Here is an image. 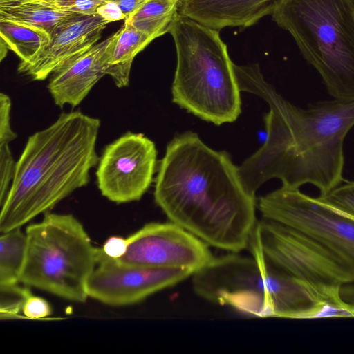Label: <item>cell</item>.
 Listing matches in <instances>:
<instances>
[{
	"label": "cell",
	"instance_id": "cell-1",
	"mask_svg": "<svg viewBox=\"0 0 354 354\" xmlns=\"http://www.w3.org/2000/svg\"><path fill=\"white\" fill-rule=\"evenodd\" d=\"M234 70L241 91L261 97L270 107L266 142L239 167L247 190L255 195L274 178L290 188L311 184L320 194L341 184L344 141L354 126V101H323L303 109L279 94L257 64H234Z\"/></svg>",
	"mask_w": 354,
	"mask_h": 354
},
{
	"label": "cell",
	"instance_id": "cell-2",
	"mask_svg": "<svg viewBox=\"0 0 354 354\" xmlns=\"http://www.w3.org/2000/svg\"><path fill=\"white\" fill-rule=\"evenodd\" d=\"M154 200L170 221L229 252L248 248L258 221L255 195L244 186L239 167L191 131L167 145Z\"/></svg>",
	"mask_w": 354,
	"mask_h": 354
},
{
	"label": "cell",
	"instance_id": "cell-3",
	"mask_svg": "<svg viewBox=\"0 0 354 354\" xmlns=\"http://www.w3.org/2000/svg\"><path fill=\"white\" fill-rule=\"evenodd\" d=\"M100 128L98 118L75 111L61 113L49 127L28 137L1 205V233L48 212L89 183L100 158Z\"/></svg>",
	"mask_w": 354,
	"mask_h": 354
},
{
	"label": "cell",
	"instance_id": "cell-4",
	"mask_svg": "<svg viewBox=\"0 0 354 354\" xmlns=\"http://www.w3.org/2000/svg\"><path fill=\"white\" fill-rule=\"evenodd\" d=\"M169 33L177 54L173 102L216 125L235 121L241 91L219 31L178 13Z\"/></svg>",
	"mask_w": 354,
	"mask_h": 354
},
{
	"label": "cell",
	"instance_id": "cell-5",
	"mask_svg": "<svg viewBox=\"0 0 354 354\" xmlns=\"http://www.w3.org/2000/svg\"><path fill=\"white\" fill-rule=\"evenodd\" d=\"M272 16L334 100L353 102L354 0H280Z\"/></svg>",
	"mask_w": 354,
	"mask_h": 354
},
{
	"label": "cell",
	"instance_id": "cell-6",
	"mask_svg": "<svg viewBox=\"0 0 354 354\" xmlns=\"http://www.w3.org/2000/svg\"><path fill=\"white\" fill-rule=\"evenodd\" d=\"M26 253L20 282L63 299L82 303L97 265L96 251L73 215L46 212L26 229Z\"/></svg>",
	"mask_w": 354,
	"mask_h": 354
},
{
	"label": "cell",
	"instance_id": "cell-7",
	"mask_svg": "<svg viewBox=\"0 0 354 354\" xmlns=\"http://www.w3.org/2000/svg\"><path fill=\"white\" fill-rule=\"evenodd\" d=\"M201 298L245 315L290 319L295 277L258 254L214 257L192 276Z\"/></svg>",
	"mask_w": 354,
	"mask_h": 354
},
{
	"label": "cell",
	"instance_id": "cell-8",
	"mask_svg": "<svg viewBox=\"0 0 354 354\" xmlns=\"http://www.w3.org/2000/svg\"><path fill=\"white\" fill-rule=\"evenodd\" d=\"M248 249L297 278L342 286L354 283V268L328 248L281 223L257 221Z\"/></svg>",
	"mask_w": 354,
	"mask_h": 354
},
{
	"label": "cell",
	"instance_id": "cell-9",
	"mask_svg": "<svg viewBox=\"0 0 354 354\" xmlns=\"http://www.w3.org/2000/svg\"><path fill=\"white\" fill-rule=\"evenodd\" d=\"M257 207L262 218L308 235L354 268V219L298 188L284 186L259 198Z\"/></svg>",
	"mask_w": 354,
	"mask_h": 354
},
{
	"label": "cell",
	"instance_id": "cell-10",
	"mask_svg": "<svg viewBox=\"0 0 354 354\" xmlns=\"http://www.w3.org/2000/svg\"><path fill=\"white\" fill-rule=\"evenodd\" d=\"M156 165L154 142L142 133L127 132L107 145L100 157L97 187L116 203L139 201L151 185Z\"/></svg>",
	"mask_w": 354,
	"mask_h": 354
},
{
	"label": "cell",
	"instance_id": "cell-11",
	"mask_svg": "<svg viewBox=\"0 0 354 354\" xmlns=\"http://www.w3.org/2000/svg\"><path fill=\"white\" fill-rule=\"evenodd\" d=\"M124 265L180 269L194 273L214 259L208 245L177 224L149 223L127 237Z\"/></svg>",
	"mask_w": 354,
	"mask_h": 354
},
{
	"label": "cell",
	"instance_id": "cell-12",
	"mask_svg": "<svg viewBox=\"0 0 354 354\" xmlns=\"http://www.w3.org/2000/svg\"><path fill=\"white\" fill-rule=\"evenodd\" d=\"M97 265L86 286L88 296L112 306L136 304L192 276L187 270L119 263L97 248Z\"/></svg>",
	"mask_w": 354,
	"mask_h": 354
},
{
	"label": "cell",
	"instance_id": "cell-13",
	"mask_svg": "<svg viewBox=\"0 0 354 354\" xmlns=\"http://www.w3.org/2000/svg\"><path fill=\"white\" fill-rule=\"evenodd\" d=\"M109 24L97 13L74 14L55 27L48 46L34 59L19 63L18 72L36 81L48 78L70 59L89 50Z\"/></svg>",
	"mask_w": 354,
	"mask_h": 354
},
{
	"label": "cell",
	"instance_id": "cell-14",
	"mask_svg": "<svg viewBox=\"0 0 354 354\" xmlns=\"http://www.w3.org/2000/svg\"><path fill=\"white\" fill-rule=\"evenodd\" d=\"M113 35L70 59L50 75L48 89L55 104L62 108L78 106L105 75L107 49Z\"/></svg>",
	"mask_w": 354,
	"mask_h": 354
},
{
	"label": "cell",
	"instance_id": "cell-15",
	"mask_svg": "<svg viewBox=\"0 0 354 354\" xmlns=\"http://www.w3.org/2000/svg\"><path fill=\"white\" fill-rule=\"evenodd\" d=\"M280 0H180L179 13L207 27H248L272 15Z\"/></svg>",
	"mask_w": 354,
	"mask_h": 354
},
{
	"label": "cell",
	"instance_id": "cell-16",
	"mask_svg": "<svg viewBox=\"0 0 354 354\" xmlns=\"http://www.w3.org/2000/svg\"><path fill=\"white\" fill-rule=\"evenodd\" d=\"M152 41L148 35L127 21L113 34L106 54L104 73L112 77L117 87L122 88L129 85L131 68L135 57Z\"/></svg>",
	"mask_w": 354,
	"mask_h": 354
},
{
	"label": "cell",
	"instance_id": "cell-17",
	"mask_svg": "<svg viewBox=\"0 0 354 354\" xmlns=\"http://www.w3.org/2000/svg\"><path fill=\"white\" fill-rule=\"evenodd\" d=\"M74 12L59 10L36 1L0 2V19L43 29L50 35L59 23Z\"/></svg>",
	"mask_w": 354,
	"mask_h": 354
},
{
	"label": "cell",
	"instance_id": "cell-18",
	"mask_svg": "<svg viewBox=\"0 0 354 354\" xmlns=\"http://www.w3.org/2000/svg\"><path fill=\"white\" fill-rule=\"evenodd\" d=\"M0 35L7 48L19 57L20 63L34 59L50 39V35L43 29L1 19Z\"/></svg>",
	"mask_w": 354,
	"mask_h": 354
},
{
	"label": "cell",
	"instance_id": "cell-19",
	"mask_svg": "<svg viewBox=\"0 0 354 354\" xmlns=\"http://www.w3.org/2000/svg\"><path fill=\"white\" fill-rule=\"evenodd\" d=\"M180 0H147L124 21L148 35L153 40L169 32L179 13Z\"/></svg>",
	"mask_w": 354,
	"mask_h": 354
},
{
	"label": "cell",
	"instance_id": "cell-20",
	"mask_svg": "<svg viewBox=\"0 0 354 354\" xmlns=\"http://www.w3.org/2000/svg\"><path fill=\"white\" fill-rule=\"evenodd\" d=\"M26 236L20 227L1 233L0 286L20 282L26 253Z\"/></svg>",
	"mask_w": 354,
	"mask_h": 354
},
{
	"label": "cell",
	"instance_id": "cell-21",
	"mask_svg": "<svg viewBox=\"0 0 354 354\" xmlns=\"http://www.w3.org/2000/svg\"><path fill=\"white\" fill-rule=\"evenodd\" d=\"M317 198L333 210L354 219V181H346Z\"/></svg>",
	"mask_w": 354,
	"mask_h": 354
},
{
	"label": "cell",
	"instance_id": "cell-22",
	"mask_svg": "<svg viewBox=\"0 0 354 354\" xmlns=\"http://www.w3.org/2000/svg\"><path fill=\"white\" fill-rule=\"evenodd\" d=\"M17 284L0 286L1 319L18 318L26 299L31 295L28 288H22Z\"/></svg>",
	"mask_w": 354,
	"mask_h": 354
},
{
	"label": "cell",
	"instance_id": "cell-23",
	"mask_svg": "<svg viewBox=\"0 0 354 354\" xmlns=\"http://www.w3.org/2000/svg\"><path fill=\"white\" fill-rule=\"evenodd\" d=\"M16 162L8 143H0V205L4 202L13 180Z\"/></svg>",
	"mask_w": 354,
	"mask_h": 354
},
{
	"label": "cell",
	"instance_id": "cell-24",
	"mask_svg": "<svg viewBox=\"0 0 354 354\" xmlns=\"http://www.w3.org/2000/svg\"><path fill=\"white\" fill-rule=\"evenodd\" d=\"M53 8L81 15H93L108 0H31Z\"/></svg>",
	"mask_w": 354,
	"mask_h": 354
},
{
	"label": "cell",
	"instance_id": "cell-25",
	"mask_svg": "<svg viewBox=\"0 0 354 354\" xmlns=\"http://www.w3.org/2000/svg\"><path fill=\"white\" fill-rule=\"evenodd\" d=\"M12 102L10 97L4 93L0 94V143H10L17 137V133L11 127Z\"/></svg>",
	"mask_w": 354,
	"mask_h": 354
},
{
	"label": "cell",
	"instance_id": "cell-26",
	"mask_svg": "<svg viewBox=\"0 0 354 354\" xmlns=\"http://www.w3.org/2000/svg\"><path fill=\"white\" fill-rule=\"evenodd\" d=\"M22 313L25 317L37 320L50 315L52 308L46 299L31 294L24 303Z\"/></svg>",
	"mask_w": 354,
	"mask_h": 354
},
{
	"label": "cell",
	"instance_id": "cell-27",
	"mask_svg": "<svg viewBox=\"0 0 354 354\" xmlns=\"http://www.w3.org/2000/svg\"><path fill=\"white\" fill-rule=\"evenodd\" d=\"M127 245V238L112 236L106 240L101 248L107 257L113 259H118L126 253Z\"/></svg>",
	"mask_w": 354,
	"mask_h": 354
},
{
	"label": "cell",
	"instance_id": "cell-28",
	"mask_svg": "<svg viewBox=\"0 0 354 354\" xmlns=\"http://www.w3.org/2000/svg\"><path fill=\"white\" fill-rule=\"evenodd\" d=\"M96 13L109 23L126 19L118 4L113 0H108L99 6Z\"/></svg>",
	"mask_w": 354,
	"mask_h": 354
},
{
	"label": "cell",
	"instance_id": "cell-29",
	"mask_svg": "<svg viewBox=\"0 0 354 354\" xmlns=\"http://www.w3.org/2000/svg\"><path fill=\"white\" fill-rule=\"evenodd\" d=\"M115 1L122 12L126 17L129 18L134 14L147 0H113ZM124 19V20H125Z\"/></svg>",
	"mask_w": 354,
	"mask_h": 354
},
{
	"label": "cell",
	"instance_id": "cell-30",
	"mask_svg": "<svg viewBox=\"0 0 354 354\" xmlns=\"http://www.w3.org/2000/svg\"><path fill=\"white\" fill-rule=\"evenodd\" d=\"M31 0H0V2L26 1Z\"/></svg>",
	"mask_w": 354,
	"mask_h": 354
}]
</instances>
